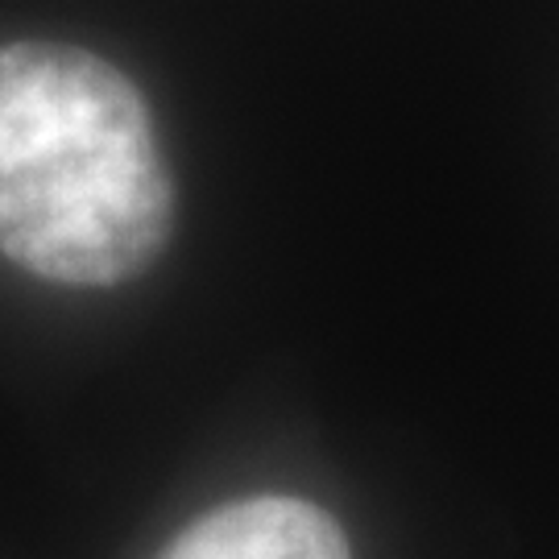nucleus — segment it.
Returning <instances> with one entry per match:
<instances>
[{
  "label": "nucleus",
  "mask_w": 559,
  "mask_h": 559,
  "mask_svg": "<svg viewBox=\"0 0 559 559\" xmlns=\"http://www.w3.org/2000/svg\"><path fill=\"white\" fill-rule=\"evenodd\" d=\"M175 233L141 92L80 46H0V253L59 286H120Z\"/></svg>",
  "instance_id": "f257e3e1"
},
{
  "label": "nucleus",
  "mask_w": 559,
  "mask_h": 559,
  "mask_svg": "<svg viewBox=\"0 0 559 559\" xmlns=\"http://www.w3.org/2000/svg\"><path fill=\"white\" fill-rule=\"evenodd\" d=\"M162 559H353L348 539L302 498H245L195 519Z\"/></svg>",
  "instance_id": "f03ea898"
}]
</instances>
